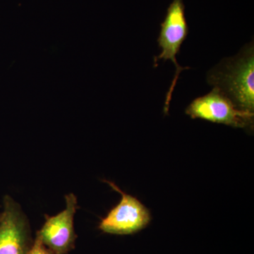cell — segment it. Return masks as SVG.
I'll return each mask as SVG.
<instances>
[{"label": "cell", "instance_id": "cell-1", "mask_svg": "<svg viewBox=\"0 0 254 254\" xmlns=\"http://www.w3.org/2000/svg\"><path fill=\"white\" fill-rule=\"evenodd\" d=\"M254 43L246 45L232 58H225L211 68L207 81L218 88L242 111L254 112Z\"/></svg>", "mask_w": 254, "mask_h": 254}, {"label": "cell", "instance_id": "cell-2", "mask_svg": "<svg viewBox=\"0 0 254 254\" xmlns=\"http://www.w3.org/2000/svg\"><path fill=\"white\" fill-rule=\"evenodd\" d=\"M160 36L158 39V46L162 53L154 58V67L158 66V60H171L175 64L176 73L171 86L166 95L164 113L167 114L170 108L174 89L178 81L180 73L190 67H182L177 63L176 57L180 51L182 43L189 33V26L185 17V6L183 0H173L167 11L166 16L160 25Z\"/></svg>", "mask_w": 254, "mask_h": 254}, {"label": "cell", "instance_id": "cell-3", "mask_svg": "<svg viewBox=\"0 0 254 254\" xmlns=\"http://www.w3.org/2000/svg\"><path fill=\"white\" fill-rule=\"evenodd\" d=\"M104 182L120 193L122 198L107 216L102 219L98 228L110 235H128L148 226L151 220L149 210L136 197L125 193L115 184L107 180Z\"/></svg>", "mask_w": 254, "mask_h": 254}, {"label": "cell", "instance_id": "cell-4", "mask_svg": "<svg viewBox=\"0 0 254 254\" xmlns=\"http://www.w3.org/2000/svg\"><path fill=\"white\" fill-rule=\"evenodd\" d=\"M186 114L192 119H201L237 128L254 125V114L239 110L231 100L214 87L208 94L193 100L187 107Z\"/></svg>", "mask_w": 254, "mask_h": 254}, {"label": "cell", "instance_id": "cell-5", "mask_svg": "<svg viewBox=\"0 0 254 254\" xmlns=\"http://www.w3.org/2000/svg\"><path fill=\"white\" fill-rule=\"evenodd\" d=\"M32 243L27 217L12 197L4 195L0 213V254H26Z\"/></svg>", "mask_w": 254, "mask_h": 254}, {"label": "cell", "instance_id": "cell-6", "mask_svg": "<svg viewBox=\"0 0 254 254\" xmlns=\"http://www.w3.org/2000/svg\"><path fill=\"white\" fill-rule=\"evenodd\" d=\"M66 207L54 216L45 215L46 222L36 235L56 254H67L75 248L76 236L73 218L78 209L77 198L72 193L65 195Z\"/></svg>", "mask_w": 254, "mask_h": 254}, {"label": "cell", "instance_id": "cell-7", "mask_svg": "<svg viewBox=\"0 0 254 254\" xmlns=\"http://www.w3.org/2000/svg\"><path fill=\"white\" fill-rule=\"evenodd\" d=\"M26 254H56L53 251L50 250L49 248L46 247L44 244L42 242L41 239L38 236L33 241V243L28 250Z\"/></svg>", "mask_w": 254, "mask_h": 254}]
</instances>
